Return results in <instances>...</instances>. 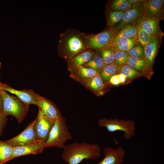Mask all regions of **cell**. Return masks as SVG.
Returning a JSON list of instances; mask_svg holds the SVG:
<instances>
[{"label": "cell", "instance_id": "19", "mask_svg": "<svg viewBox=\"0 0 164 164\" xmlns=\"http://www.w3.org/2000/svg\"><path fill=\"white\" fill-rule=\"evenodd\" d=\"M159 20L143 17L140 25L142 29L152 37L163 35L159 26Z\"/></svg>", "mask_w": 164, "mask_h": 164}, {"label": "cell", "instance_id": "20", "mask_svg": "<svg viewBox=\"0 0 164 164\" xmlns=\"http://www.w3.org/2000/svg\"><path fill=\"white\" fill-rule=\"evenodd\" d=\"M138 29V26L132 25L130 23L126 25L115 34L109 47L120 38H130L136 37Z\"/></svg>", "mask_w": 164, "mask_h": 164}, {"label": "cell", "instance_id": "6", "mask_svg": "<svg viewBox=\"0 0 164 164\" xmlns=\"http://www.w3.org/2000/svg\"><path fill=\"white\" fill-rule=\"evenodd\" d=\"M118 31L113 27L109 28L96 34L84 33L87 48L98 51L109 47L114 37Z\"/></svg>", "mask_w": 164, "mask_h": 164}, {"label": "cell", "instance_id": "8", "mask_svg": "<svg viewBox=\"0 0 164 164\" xmlns=\"http://www.w3.org/2000/svg\"><path fill=\"white\" fill-rule=\"evenodd\" d=\"M35 120L33 130L36 139L46 144L55 122L46 118L39 111Z\"/></svg>", "mask_w": 164, "mask_h": 164}, {"label": "cell", "instance_id": "15", "mask_svg": "<svg viewBox=\"0 0 164 164\" xmlns=\"http://www.w3.org/2000/svg\"><path fill=\"white\" fill-rule=\"evenodd\" d=\"M45 148L46 144L39 141L22 146L13 147L11 159L20 156L41 153Z\"/></svg>", "mask_w": 164, "mask_h": 164}, {"label": "cell", "instance_id": "37", "mask_svg": "<svg viewBox=\"0 0 164 164\" xmlns=\"http://www.w3.org/2000/svg\"><path fill=\"white\" fill-rule=\"evenodd\" d=\"M3 84L0 81V85H3Z\"/></svg>", "mask_w": 164, "mask_h": 164}, {"label": "cell", "instance_id": "26", "mask_svg": "<svg viewBox=\"0 0 164 164\" xmlns=\"http://www.w3.org/2000/svg\"><path fill=\"white\" fill-rule=\"evenodd\" d=\"M133 5L127 0H115L110 4L109 10L125 12L132 8Z\"/></svg>", "mask_w": 164, "mask_h": 164}, {"label": "cell", "instance_id": "36", "mask_svg": "<svg viewBox=\"0 0 164 164\" xmlns=\"http://www.w3.org/2000/svg\"><path fill=\"white\" fill-rule=\"evenodd\" d=\"M3 108V101L2 95L0 92V113L2 112Z\"/></svg>", "mask_w": 164, "mask_h": 164}, {"label": "cell", "instance_id": "3", "mask_svg": "<svg viewBox=\"0 0 164 164\" xmlns=\"http://www.w3.org/2000/svg\"><path fill=\"white\" fill-rule=\"evenodd\" d=\"M72 138L65 118L62 116L55 121L46 143V148L56 147L63 149L66 146V142Z\"/></svg>", "mask_w": 164, "mask_h": 164}, {"label": "cell", "instance_id": "12", "mask_svg": "<svg viewBox=\"0 0 164 164\" xmlns=\"http://www.w3.org/2000/svg\"><path fill=\"white\" fill-rule=\"evenodd\" d=\"M164 0H150L142 3L144 18L159 20L161 19L164 11Z\"/></svg>", "mask_w": 164, "mask_h": 164}, {"label": "cell", "instance_id": "5", "mask_svg": "<svg viewBox=\"0 0 164 164\" xmlns=\"http://www.w3.org/2000/svg\"><path fill=\"white\" fill-rule=\"evenodd\" d=\"M98 124L100 127L106 128L110 132H123V137L126 139H130L135 135V123L132 120L104 118L99 120Z\"/></svg>", "mask_w": 164, "mask_h": 164}, {"label": "cell", "instance_id": "18", "mask_svg": "<svg viewBox=\"0 0 164 164\" xmlns=\"http://www.w3.org/2000/svg\"><path fill=\"white\" fill-rule=\"evenodd\" d=\"M99 72L95 70L81 66L70 73L69 76L72 79L81 83L99 74Z\"/></svg>", "mask_w": 164, "mask_h": 164}, {"label": "cell", "instance_id": "31", "mask_svg": "<svg viewBox=\"0 0 164 164\" xmlns=\"http://www.w3.org/2000/svg\"><path fill=\"white\" fill-rule=\"evenodd\" d=\"M153 37L142 29L140 24L138 25L137 35V41L143 47L147 44Z\"/></svg>", "mask_w": 164, "mask_h": 164}, {"label": "cell", "instance_id": "28", "mask_svg": "<svg viewBox=\"0 0 164 164\" xmlns=\"http://www.w3.org/2000/svg\"><path fill=\"white\" fill-rule=\"evenodd\" d=\"M119 73L124 75L126 78V79L131 80L137 77L144 76L143 74L134 69L127 64L121 67L119 70Z\"/></svg>", "mask_w": 164, "mask_h": 164}, {"label": "cell", "instance_id": "10", "mask_svg": "<svg viewBox=\"0 0 164 164\" xmlns=\"http://www.w3.org/2000/svg\"><path fill=\"white\" fill-rule=\"evenodd\" d=\"M36 105L41 113L52 121L55 122L62 116L60 111L53 101L40 95Z\"/></svg>", "mask_w": 164, "mask_h": 164}, {"label": "cell", "instance_id": "33", "mask_svg": "<svg viewBox=\"0 0 164 164\" xmlns=\"http://www.w3.org/2000/svg\"><path fill=\"white\" fill-rule=\"evenodd\" d=\"M126 80V78L122 74L118 73L112 76L109 80L108 83L116 85L120 84H123Z\"/></svg>", "mask_w": 164, "mask_h": 164}, {"label": "cell", "instance_id": "2", "mask_svg": "<svg viewBox=\"0 0 164 164\" xmlns=\"http://www.w3.org/2000/svg\"><path fill=\"white\" fill-rule=\"evenodd\" d=\"M101 155V148L97 144L74 142L66 145L62 157L68 164H79L84 159H94Z\"/></svg>", "mask_w": 164, "mask_h": 164}, {"label": "cell", "instance_id": "35", "mask_svg": "<svg viewBox=\"0 0 164 164\" xmlns=\"http://www.w3.org/2000/svg\"><path fill=\"white\" fill-rule=\"evenodd\" d=\"M127 1L133 5L143 3L146 1L145 0H127Z\"/></svg>", "mask_w": 164, "mask_h": 164}, {"label": "cell", "instance_id": "30", "mask_svg": "<svg viewBox=\"0 0 164 164\" xmlns=\"http://www.w3.org/2000/svg\"><path fill=\"white\" fill-rule=\"evenodd\" d=\"M126 64L134 69L142 72L143 71L145 61L144 59L133 57L129 56Z\"/></svg>", "mask_w": 164, "mask_h": 164}, {"label": "cell", "instance_id": "38", "mask_svg": "<svg viewBox=\"0 0 164 164\" xmlns=\"http://www.w3.org/2000/svg\"><path fill=\"white\" fill-rule=\"evenodd\" d=\"M1 63L0 62V69L1 67Z\"/></svg>", "mask_w": 164, "mask_h": 164}, {"label": "cell", "instance_id": "4", "mask_svg": "<svg viewBox=\"0 0 164 164\" xmlns=\"http://www.w3.org/2000/svg\"><path fill=\"white\" fill-rule=\"evenodd\" d=\"M3 101L2 113L15 117L20 123L23 121L29 111V106L16 96L11 95L6 91L0 90Z\"/></svg>", "mask_w": 164, "mask_h": 164}, {"label": "cell", "instance_id": "25", "mask_svg": "<svg viewBox=\"0 0 164 164\" xmlns=\"http://www.w3.org/2000/svg\"><path fill=\"white\" fill-rule=\"evenodd\" d=\"M107 15V24L109 28L114 27L122 19L125 12L109 10Z\"/></svg>", "mask_w": 164, "mask_h": 164}, {"label": "cell", "instance_id": "16", "mask_svg": "<svg viewBox=\"0 0 164 164\" xmlns=\"http://www.w3.org/2000/svg\"><path fill=\"white\" fill-rule=\"evenodd\" d=\"M143 15L142 3L134 5L131 9L125 12L121 20L114 27L118 31L130 23L134 22Z\"/></svg>", "mask_w": 164, "mask_h": 164}, {"label": "cell", "instance_id": "29", "mask_svg": "<svg viewBox=\"0 0 164 164\" xmlns=\"http://www.w3.org/2000/svg\"><path fill=\"white\" fill-rule=\"evenodd\" d=\"M126 52L130 56L144 59V48L138 41Z\"/></svg>", "mask_w": 164, "mask_h": 164}, {"label": "cell", "instance_id": "21", "mask_svg": "<svg viewBox=\"0 0 164 164\" xmlns=\"http://www.w3.org/2000/svg\"><path fill=\"white\" fill-rule=\"evenodd\" d=\"M137 36L133 38H120L114 43L110 46L115 51L127 52L137 41Z\"/></svg>", "mask_w": 164, "mask_h": 164}, {"label": "cell", "instance_id": "23", "mask_svg": "<svg viewBox=\"0 0 164 164\" xmlns=\"http://www.w3.org/2000/svg\"><path fill=\"white\" fill-rule=\"evenodd\" d=\"M13 147L5 141H0V164L11 160Z\"/></svg>", "mask_w": 164, "mask_h": 164}, {"label": "cell", "instance_id": "11", "mask_svg": "<svg viewBox=\"0 0 164 164\" xmlns=\"http://www.w3.org/2000/svg\"><path fill=\"white\" fill-rule=\"evenodd\" d=\"M0 90L8 91L15 95L17 97L26 104H33L36 105L39 94H36L31 89L22 90L15 89L5 84L0 85Z\"/></svg>", "mask_w": 164, "mask_h": 164}, {"label": "cell", "instance_id": "32", "mask_svg": "<svg viewBox=\"0 0 164 164\" xmlns=\"http://www.w3.org/2000/svg\"><path fill=\"white\" fill-rule=\"evenodd\" d=\"M129 56L126 52L115 51L114 63L119 66L121 67L126 64Z\"/></svg>", "mask_w": 164, "mask_h": 164}, {"label": "cell", "instance_id": "34", "mask_svg": "<svg viewBox=\"0 0 164 164\" xmlns=\"http://www.w3.org/2000/svg\"><path fill=\"white\" fill-rule=\"evenodd\" d=\"M7 116L3 113H0V136L3 128L6 124L8 120Z\"/></svg>", "mask_w": 164, "mask_h": 164}, {"label": "cell", "instance_id": "7", "mask_svg": "<svg viewBox=\"0 0 164 164\" xmlns=\"http://www.w3.org/2000/svg\"><path fill=\"white\" fill-rule=\"evenodd\" d=\"M163 35L155 36L144 47L145 66L144 76L150 79L153 74L152 67Z\"/></svg>", "mask_w": 164, "mask_h": 164}, {"label": "cell", "instance_id": "14", "mask_svg": "<svg viewBox=\"0 0 164 164\" xmlns=\"http://www.w3.org/2000/svg\"><path fill=\"white\" fill-rule=\"evenodd\" d=\"M97 51L87 49L67 62V70L72 72L80 67L83 66L90 61Z\"/></svg>", "mask_w": 164, "mask_h": 164}, {"label": "cell", "instance_id": "22", "mask_svg": "<svg viewBox=\"0 0 164 164\" xmlns=\"http://www.w3.org/2000/svg\"><path fill=\"white\" fill-rule=\"evenodd\" d=\"M121 67L113 63L105 66L100 72L99 74L104 82L107 83L112 76L119 73Z\"/></svg>", "mask_w": 164, "mask_h": 164}, {"label": "cell", "instance_id": "24", "mask_svg": "<svg viewBox=\"0 0 164 164\" xmlns=\"http://www.w3.org/2000/svg\"><path fill=\"white\" fill-rule=\"evenodd\" d=\"M105 66L103 60L98 51L87 63L83 66L100 72Z\"/></svg>", "mask_w": 164, "mask_h": 164}, {"label": "cell", "instance_id": "9", "mask_svg": "<svg viewBox=\"0 0 164 164\" xmlns=\"http://www.w3.org/2000/svg\"><path fill=\"white\" fill-rule=\"evenodd\" d=\"M35 120L29 124L21 133L9 140L5 141L13 147L21 146L36 142L33 130Z\"/></svg>", "mask_w": 164, "mask_h": 164}, {"label": "cell", "instance_id": "1", "mask_svg": "<svg viewBox=\"0 0 164 164\" xmlns=\"http://www.w3.org/2000/svg\"><path fill=\"white\" fill-rule=\"evenodd\" d=\"M58 55L67 62L87 48L84 33L69 28L60 34L57 44Z\"/></svg>", "mask_w": 164, "mask_h": 164}, {"label": "cell", "instance_id": "13", "mask_svg": "<svg viewBox=\"0 0 164 164\" xmlns=\"http://www.w3.org/2000/svg\"><path fill=\"white\" fill-rule=\"evenodd\" d=\"M125 154V149L121 147L114 149L107 146L103 150L104 158L97 164H122Z\"/></svg>", "mask_w": 164, "mask_h": 164}, {"label": "cell", "instance_id": "27", "mask_svg": "<svg viewBox=\"0 0 164 164\" xmlns=\"http://www.w3.org/2000/svg\"><path fill=\"white\" fill-rule=\"evenodd\" d=\"M98 52L102 57L105 66L114 63L115 50L112 47H106Z\"/></svg>", "mask_w": 164, "mask_h": 164}, {"label": "cell", "instance_id": "17", "mask_svg": "<svg viewBox=\"0 0 164 164\" xmlns=\"http://www.w3.org/2000/svg\"><path fill=\"white\" fill-rule=\"evenodd\" d=\"M81 84L96 95L100 96L105 93V88L107 83H105L98 74Z\"/></svg>", "mask_w": 164, "mask_h": 164}]
</instances>
